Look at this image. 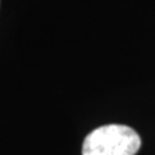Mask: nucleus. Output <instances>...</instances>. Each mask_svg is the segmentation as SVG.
Returning <instances> with one entry per match:
<instances>
[{
    "instance_id": "obj_1",
    "label": "nucleus",
    "mask_w": 155,
    "mask_h": 155,
    "mask_svg": "<svg viewBox=\"0 0 155 155\" xmlns=\"http://www.w3.org/2000/svg\"><path fill=\"white\" fill-rule=\"evenodd\" d=\"M141 138L134 129L122 124L102 125L87 136L81 155H134Z\"/></svg>"
}]
</instances>
